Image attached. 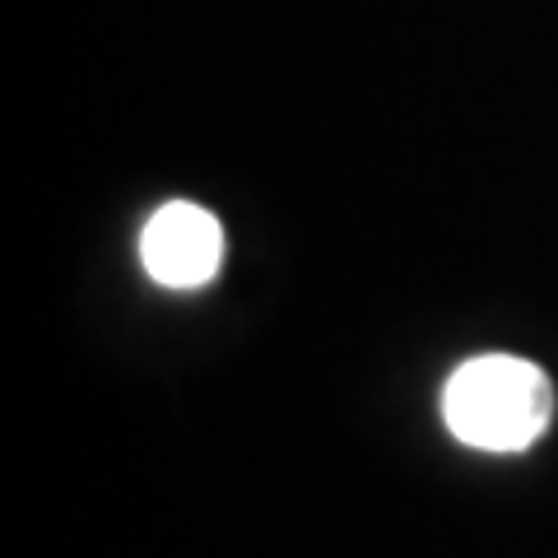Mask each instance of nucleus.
Returning <instances> with one entry per match:
<instances>
[{
    "label": "nucleus",
    "mask_w": 558,
    "mask_h": 558,
    "mask_svg": "<svg viewBox=\"0 0 558 558\" xmlns=\"http://www.w3.org/2000/svg\"><path fill=\"white\" fill-rule=\"evenodd\" d=\"M447 428L465 447L521 451L549 428V381L535 363L488 354L447 381Z\"/></svg>",
    "instance_id": "1"
},
{
    "label": "nucleus",
    "mask_w": 558,
    "mask_h": 558,
    "mask_svg": "<svg viewBox=\"0 0 558 558\" xmlns=\"http://www.w3.org/2000/svg\"><path fill=\"white\" fill-rule=\"evenodd\" d=\"M140 256L145 270L168 289H196L215 279L219 256H223V233L209 209L191 201H172L145 223L140 233Z\"/></svg>",
    "instance_id": "2"
}]
</instances>
